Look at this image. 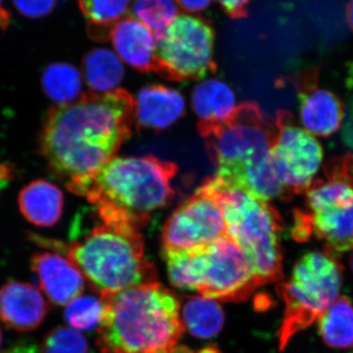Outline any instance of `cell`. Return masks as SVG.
I'll list each match as a JSON object with an SVG mask.
<instances>
[{"label":"cell","mask_w":353,"mask_h":353,"mask_svg":"<svg viewBox=\"0 0 353 353\" xmlns=\"http://www.w3.org/2000/svg\"><path fill=\"white\" fill-rule=\"evenodd\" d=\"M134 99L127 90L90 92L48 110L39 153L66 187L97 173L132 134Z\"/></svg>","instance_id":"cell-1"},{"label":"cell","mask_w":353,"mask_h":353,"mask_svg":"<svg viewBox=\"0 0 353 353\" xmlns=\"http://www.w3.org/2000/svg\"><path fill=\"white\" fill-rule=\"evenodd\" d=\"M197 129L216 180L266 202L288 196L272 159L274 127L256 103H241L224 122Z\"/></svg>","instance_id":"cell-2"},{"label":"cell","mask_w":353,"mask_h":353,"mask_svg":"<svg viewBox=\"0 0 353 353\" xmlns=\"http://www.w3.org/2000/svg\"><path fill=\"white\" fill-rule=\"evenodd\" d=\"M101 296L102 353H173L178 347L185 327L180 299L172 290L155 282Z\"/></svg>","instance_id":"cell-3"},{"label":"cell","mask_w":353,"mask_h":353,"mask_svg":"<svg viewBox=\"0 0 353 353\" xmlns=\"http://www.w3.org/2000/svg\"><path fill=\"white\" fill-rule=\"evenodd\" d=\"M176 164L153 157H114L97 173L67 187L94 204L99 219L141 229L174 197Z\"/></svg>","instance_id":"cell-4"},{"label":"cell","mask_w":353,"mask_h":353,"mask_svg":"<svg viewBox=\"0 0 353 353\" xmlns=\"http://www.w3.org/2000/svg\"><path fill=\"white\" fill-rule=\"evenodd\" d=\"M101 221L85 238L69 245L61 243L59 250L99 296L157 282L141 229L122 221Z\"/></svg>","instance_id":"cell-5"},{"label":"cell","mask_w":353,"mask_h":353,"mask_svg":"<svg viewBox=\"0 0 353 353\" xmlns=\"http://www.w3.org/2000/svg\"><path fill=\"white\" fill-rule=\"evenodd\" d=\"M199 190L212 197L220 206L227 234L245 253L260 285L282 278L281 248L282 220L268 202L245 192L223 185L214 176Z\"/></svg>","instance_id":"cell-6"},{"label":"cell","mask_w":353,"mask_h":353,"mask_svg":"<svg viewBox=\"0 0 353 353\" xmlns=\"http://www.w3.org/2000/svg\"><path fill=\"white\" fill-rule=\"evenodd\" d=\"M171 284L225 303L245 301L260 284L240 246L229 236L205 248L163 253Z\"/></svg>","instance_id":"cell-7"},{"label":"cell","mask_w":353,"mask_h":353,"mask_svg":"<svg viewBox=\"0 0 353 353\" xmlns=\"http://www.w3.org/2000/svg\"><path fill=\"white\" fill-rule=\"evenodd\" d=\"M341 285L343 269L329 253L309 252L296 262L290 280L277 288L285 304L279 332L281 350L292 336L320 319L339 299Z\"/></svg>","instance_id":"cell-8"},{"label":"cell","mask_w":353,"mask_h":353,"mask_svg":"<svg viewBox=\"0 0 353 353\" xmlns=\"http://www.w3.org/2000/svg\"><path fill=\"white\" fill-rule=\"evenodd\" d=\"M215 32L210 22L179 15L157 41L159 74L169 80L201 79L215 72Z\"/></svg>","instance_id":"cell-9"},{"label":"cell","mask_w":353,"mask_h":353,"mask_svg":"<svg viewBox=\"0 0 353 353\" xmlns=\"http://www.w3.org/2000/svg\"><path fill=\"white\" fill-rule=\"evenodd\" d=\"M271 154L288 194L307 192L322 164V146L310 132L294 124L288 111L277 113Z\"/></svg>","instance_id":"cell-10"},{"label":"cell","mask_w":353,"mask_h":353,"mask_svg":"<svg viewBox=\"0 0 353 353\" xmlns=\"http://www.w3.org/2000/svg\"><path fill=\"white\" fill-rule=\"evenodd\" d=\"M227 225L217 202L196 190L165 223L162 252H183L205 248L227 236Z\"/></svg>","instance_id":"cell-11"},{"label":"cell","mask_w":353,"mask_h":353,"mask_svg":"<svg viewBox=\"0 0 353 353\" xmlns=\"http://www.w3.org/2000/svg\"><path fill=\"white\" fill-rule=\"evenodd\" d=\"M315 73H306L299 83V117L308 132L329 137L340 129L345 106L333 92L318 87Z\"/></svg>","instance_id":"cell-12"},{"label":"cell","mask_w":353,"mask_h":353,"mask_svg":"<svg viewBox=\"0 0 353 353\" xmlns=\"http://www.w3.org/2000/svg\"><path fill=\"white\" fill-rule=\"evenodd\" d=\"M31 269L53 305H67L83 294L85 277L73 262L58 253L37 252Z\"/></svg>","instance_id":"cell-13"},{"label":"cell","mask_w":353,"mask_h":353,"mask_svg":"<svg viewBox=\"0 0 353 353\" xmlns=\"http://www.w3.org/2000/svg\"><path fill=\"white\" fill-rule=\"evenodd\" d=\"M48 313L41 292L29 283L9 281L0 287V320L21 333L39 328Z\"/></svg>","instance_id":"cell-14"},{"label":"cell","mask_w":353,"mask_h":353,"mask_svg":"<svg viewBox=\"0 0 353 353\" xmlns=\"http://www.w3.org/2000/svg\"><path fill=\"white\" fill-rule=\"evenodd\" d=\"M306 192L309 212L353 205V155L347 153L330 160L324 176Z\"/></svg>","instance_id":"cell-15"},{"label":"cell","mask_w":353,"mask_h":353,"mask_svg":"<svg viewBox=\"0 0 353 353\" xmlns=\"http://www.w3.org/2000/svg\"><path fill=\"white\" fill-rule=\"evenodd\" d=\"M109 39L121 60L141 72L159 74L154 34L134 17H125L114 25Z\"/></svg>","instance_id":"cell-16"},{"label":"cell","mask_w":353,"mask_h":353,"mask_svg":"<svg viewBox=\"0 0 353 353\" xmlns=\"http://www.w3.org/2000/svg\"><path fill=\"white\" fill-rule=\"evenodd\" d=\"M185 110L180 92L164 85H148L134 99L136 120L141 126L165 129L175 123Z\"/></svg>","instance_id":"cell-17"},{"label":"cell","mask_w":353,"mask_h":353,"mask_svg":"<svg viewBox=\"0 0 353 353\" xmlns=\"http://www.w3.org/2000/svg\"><path fill=\"white\" fill-rule=\"evenodd\" d=\"M18 203L28 222L37 227H52L63 213L64 196L53 183L37 180L21 190Z\"/></svg>","instance_id":"cell-18"},{"label":"cell","mask_w":353,"mask_h":353,"mask_svg":"<svg viewBox=\"0 0 353 353\" xmlns=\"http://www.w3.org/2000/svg\"><path fill=\"white\" fill-rule=\"evenodd\" d=\"M309 214L313 234L324 243L327 253L334 256L353 250V205Z\"/></svg>","instance_id":"cell-19"},{"label":"cell","mask_w":353,"mask_h":353,"mask_svg":"<svg viewBox=\"0 0 353 353\" xmlns=\"http://www.w3.org/2000/svg\"><path fill=\"white\" fill-rule=\"evenodd\" d=\"M192 105L199 118L197 127L220 124L236 108L233 90L215 79L203 81L197 85L192 94Z\"/></svg>","instance_id":"cell-20"},{"label":"cell","mask_w":353,"mask_h":353,"mask_svg":"<svg viewBox=\"0 0 353 353\" xmlns=\"http://www.w3.org/2000/svg\"><path fill=\"white\" fill-rule=\"evenodd\" d=\"M83 75L92 92L108 94L117 90L124 76L121 59L106 48H95L83 61Z\"/></svg>","instance_id":"cell-21"},{"label":"cell","mask_w":353,"mask_h":353,"mask_svg":"<svg viewBox=\"0 0 353 353\" xmlns=\"http://www.w3.org/2000/svg\"><path fill=\"white\" fill-rule=\"evenodd\" d=\"M182 322L183 327L196 338H213L224 326V311L214 299L189 297L183 305Z\"/></svg>","instance_id":"cell-22"},{"label":"cell","mask_w":353,"mask_h":353,"mask_svg":"<svg viewBox=\"0 0 353 353\" xmlns=\"http://www.w3.org/2000/svg\"><path fill=\"white\" fill-rule=\"evenodd\" d=\"M319 331L329 347H353V305L347 297H340L319 319Z\"/></svg>","instance_id":"cell-23"},{"label":"cell","mask_w":353,"mask_h":353,"mask_svg":"<svg viewBox=\"0 0 353 353\" xmlns=\"http://www.w3.org/2000/svg\"><path fill=\"white\" fill-rule=\"evenodd\" d=\"M78 3L88 21V34L104 41L114 25L129 12L131 0H78Z\"/></svg>","instance_id":"cell-24"},{"label":"cell","mask_w":353,"mask_h":353,"mask_svg":"<svg viewBox=\"0 0 353 353\" xmlns=\"http://www.w3.org/2000/svg\"><path fill=\"white\" fill-rule=\"evenodd\" d=\"M43 92L57 105L72 103L80 99L82 76L75 66L69 63H51L41 76Z\"/></svg>","instance_id":"cell-25"},{"label":"cell","mask_w":353,"mask_h":353,"mask_svg":"<svg viewBox=\"0 0 353 353\" xmlns=\"http://www.w3.org/2000/svg\"><path fill=\"white\" fill-rule=\"evenodd\" d=\"M132 12L157 41L178 17L179 6L176 0H137Z\"/></svg>","instance_id":"cell-26"},{"label":"cell","mask_w":353,"mask_h":353,"mask_svg":"<svg viewBox=\"0 0 353 353\" xmlns=\"http://www.w3.org/2000/svg\"><path fill=\"white\" fill-rule=\"evenodd\" d=\"M104 313L102 297L79 296L67 304L64 318L72 328L79 331H92L99 327Z\"/></svg>","instance_id":"cell-27"},{"label":"cell","mask_w":353,"mask_h":353,"mask_svg":"<svg viewBox=\"0 0 353 353\" xmlns=\"http://www.w3.org/2000/svg\"><path fill=\"white\" fill-rule=\"evenodd\" d=\"M41 353H88V341L73 329L57 327L43 339Z\"/></svg>","instance_id":"cell-28"},{"label":"cell","mask_w":353,"mask_h":353,"mask_svg":"<svg viewBox=\"0 0 353 353\" xmlns=\"http://www.w3.org/2000/svg\"><path fill=\"white\" fill-rule=\"evenodd\" d=\"M14 6L21 15L27 18L37 19L50 15L55 6L57 0H12Z\"/></svg>","instance_id":"cell-29"},{"label":"cell","mask_w":353,"mask_h":353,"mask_svg":"<svg viewBox=\"0 0 353 353\" xmlns=\"http://www.w3.org/2000/svg\"><path fill=\"white\" fill-rule=\"evenodd\" d=\"M312 234V224H311L310 214L308 211L297 210L294 212L292 236L297 241H305Z\"/></svg>","instance_id":"cell-30"},{"label":"cell","mask_w":353,"mask_h":353,"mask_svg":"<svg viewBox=\"0 0 353 353\" xmlns=\"http://www.w3.org/2000/svg\"><path fill=\"white\" fill-rule=\"evenodd\" d=\"M223 10L233 19H241L248 15V7L252 0H218Z\"/></svg>","instance_id":"cell-31"},{"label":"cell","mask_w":353,"mask_h":353,"mask_svg":"<svg viewBox=\"0 0 353 353\" xmlns=\"http://www.w3.org/2000/svg\"><path fill=\"white\" fill-rule=\"evenodd\" d=\"M178 6L190 13H201L206 10L213 0H176Z\"/></svg>","instance_id":"cell-32"},{"label":"cell","mask_w":353,"mask_h":353,"mask_svg":"<svg viewBox=\"0 0 353 353\" xmlns=\"http://www.w3.org/2000/svg\"><path fill=\"white\" fill-rule=\"evenodd\" d=\"M3 353H39L38 347L30 341H21L8 348Z\"/></svg>","instance_id":"cell-33"},{"label":"cell","mask_w":353,"mask_h":353,"mask_svg":"<svg viewBox=\"0 0 353 353\" xmlns=\"http://www.w3.org/2000/svg\"><path fill=\"white\" fill-rule=\"evenodd\" d=\"M343 139L345 143L353 150V108L350 110V117L343 129Z\"/></svg>","instance_id":"cell-34"},{"label":"cell","mask_w":353,"mask_h":353,"mask_svg":"<svg viewBox=\"0 0 353 353\" xmlns=\"http://www.w3.org/2000/svg\"><path fill=\"white\" fill-rule=\"evenodd\" d=\"M13 171L6 165L0 164V190L6 188L8 182L12 180Z\"/></svg>","instance_id":"cell-35"},{"label":"cell","mask_w":353,"mask_h":353,"mask_svg":"<svg viewBox=\"0 0 353 353\" xmlns=\"http://www.w3.org/2000/svg\"><path fill=\"white\" fill-rule=\"evenodd\" d=\"M345 16H347V24L353 31V0L348 1Z\"/></svg>","instance_id":"cell-36"},{"label":"cell","mask_w":353,"mask_h":353,"mask_svg":"<svg viewBox=\"0 0 353 353\" xmlns=\"http://www.w3.org/2000/svg\"><path fill=\"white\" fill-rule=\"evenodd\" d=\"M197 353H220V350L216 347H208L205 348H202L201 352H199Z\"/></svg>","instance_id":"cell-37"},{"label":"cell","mask_w":353,"mask_h":353,"mask_svg":"<svg viewBox=\"0 0 353 353\" xmlns=\"http://www.w3.org/2000/svg\"><path fill=\"white\" fill-rule=\"evenodd\" d=\"M173 353H196L190 350V348L185 347H176Z\"/></svg>","instance_id":"cell-38"},{"label":"cell","mask_w":353,"mask_h":353,"mask_svg":"<svg viewBox=\"0 0 353 353\" xmlns=\"http://www.w3.org/2000/svg\"><path fill=\"white\" fill-rule=\"evenodd\" d=\"M350 265H352V271H353V252H352V259H350Z\"/></svg>","instance_id":"cell-39"},{"label":"cell","mask_w":353,"mask_h":353,"mask_svg":"<svg viewBox=\"0 0 353 353\" xmlns=\"http://www.w3.org/2000/svg\"><path fill=\"white\" fill-rule=\"evenodd\" d=\"M1 343H2V334H1V330H0V347H1Z\"/></svg>","instance_id":"cell-40"},{"label":"cell","mask_w":353,"mask_h":353,"mask_svg":"<svg viewBox=\"0 0 353 353\" xmlns=\"http://www.w3.org/2000/svg\"><path fill=\"white\" fill-rule=\"evenodd\" d=\"M1 2H2V0H0V3H1Z\"/></svg>","instance_id":"cell-41"}]
</instances>
